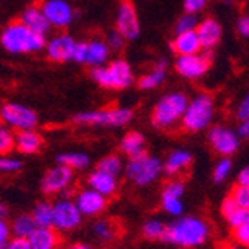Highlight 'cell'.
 <instances>
[{
	"label": "cell",
	"mask_w": 249,
	"mask_h": 249,
	"mask_svg": "<svg viewBox=\"0 0 249 249\" xmlns=\"http://www.w3.org/2000/svg\"><path fill=\"white\" fill-rule=\"evenodd\" d=\"M172 50L178 55H191V54H198L201 47L200 37L197 35V30L191 32H184V33H176L175 39L170 43Z\"/></svg>",
	"instance_id": "cell-17"
},
{
	"label": "cell",
	"mask_w": 249,
	"mask_h": 249,
	"mask_svg": "<svg viewBox=\"0 0 249 249\" xmlns=\"http://www.w3.org/2000/svg\"><path fill=\"white\" fill-rule=\"evenodd\" d=\"M94 231L102 239H110L112 236H114V227H112L107 221H99L94 225Z\"/></svg>",
	"instance_id": "cell-39"
},
{
	"label": "cell",
	"mask_w": 249,
	"mask_h": 249,
	"mask_svg": "<svg viewBox=\"0 0 249 249\" xmlns=\"http://www.w3.org/2000/svg\"><path fill=\"white\" fill-rule=\"evenodd\" d=\"M133 118V112L127 107H115L105 110H93V112H81L75 115V123L85 125H110L121 127L130 123Z\"/></svg>",
	"instance_id": "cell-7"
},
{
	"label": "cell",
	"mask_w": 249,
	"mask_h": 249,
	"mask_svg": "<svg viewBox=\"0 0 249 249\" xmlns=\"http://www.w3.org/2000/svg\"><path fill=\"white\" fill-rule=\"evenodd\" d=\"M221 2H224V3H231V0H221Z\"/></svg>",
	"instance_id": "cell-54"
},
{
	"label": "cell",
	"mask_w": 249,
	"mask_h": 249,
	"mask_svg": "<svg viewBox=\"0 0 249 249\" xmlns=\"http://www.w3.org/2000/svg\"><path fill=\"white\" fill-rule=\"evenodd\" d=\"M29 240L32 249H54L57 243V237L50 229H36Z\"/></svg>",
	"instance_id": "cell-26"
},
{
	"label": "cell",
	"mask_w": 249,
	"mask_h": 249,
	"mask_svg": "<svg viewBox=\"0 0 249 249\" xmlns=\"http://www.w3.org/2000/svg\"><path fill=\"white\" fill-rule=\"evenodd\" d=\"M33 219L39 229H50L51 225H54V206L47 201L39 203L35 208Z\"/></svg>",
	"instance_id": "cell-27"
},
{
	"label": "cell",
	"mask_w": 249,
	"mask_h": 249,
	"mask_svg": "<svg viewBox=\"0 0 249 249\" xmlns=\"http://www.w3.org/2000/svg\"><path fill=\"white\" fill-rule=\"evenodd\" d=\"M206 3H208V0H184V8H185V12L196 14L205 8Z\"/></svg>",
	"instance_id": "cell-42"
},
{
	"label": "cell",
	"mask_w": 249,
	"mask_h": 249,
	"mask_svg": "<svg viewBox=\"0 0 249 249\" xmlns=\"http://www.w3.org/2000/svg\"><path fill=\"white\" fill-rule=\"evenodd\" d=\"M233 197H234V200L237 201V205L240 208L249 209V187L239 185L237 188H234Z\"/></svg>",
	"instance_id": "cell-36"
},
{
	"label": "cell",
	"mask_w": 249,
	"mask_h": 249,
	"mask_svg": "<svg viewBox=\"0 0 249 249\" xmlns=\"http://www.w3.org/2000/svg\"><path fill=\"white\" fill-rule=\"evenodd\" d=\"M239 208H240V206L237 205V201H236L234 197L231 196V197H229V198H225V200H224V203H222V213H224L225 218L229 219Z\"/></svg>",
	"instance_id": "cell-41"
},
{
	"label": "cell",
	"mask_w": 249,
	"mask_h": 249,
	"mask_svg": "<svg viewBox=\"0 0 249 249\" xmlns=\"http://www.w3.org/2000/svg\"><path fill=\"white\" fill-rule=\"evenodd\" d=\"M5 215H6V209H5V206L2 205V208H0V216L5 218Z\"/></svg>",
	"instance_id": "cell-53"
},
{
	"label": "cell",
	"mask_w": 249,
	"mask_h": 249,
	"mask_svg": "<svg viewBox=\"0 0 249 249\" xmlns=\"http://www.w3.org/2000/svg\"><path fill=\"white\" fill-rule=\"evenodd\" d=\"M237 30L242 36L249 37V15H245L237 22Z\"/></svg>",
	"instance_id": "cell-48"
},
{
	"label": "cell",
	"mask_w": 249,
	"mask_h": 249,
	"mask_svg": "<svg viewBox=\"0 0 249 249\" xmlns=\"http://www.w3.org/2000/svg\"><path fill=\"white\" fill-rule=\"evenodd\" d=\"M107 45H109V48L110 50H114V51H120L123 50L124 47V42H125V37L118 32V30H114V32H110L107 35Z\"/></svg>",
	"instance_id": "cell-38"
},
{
	"label": "cell",
	"mask_w": 249,
	"mask_h": 249,
	"mask_svg": "<svg viewBox=\"0 0 249 249\" xmlns=\"http://www.w3.org/2000/svg\"><path fill=\"white\" fill-rule=\"evenodd\" d=\"M57 161L58 164L67 166L71 169H85L89 164V158L81 152H69V154H61L57 158Z\"/></svg>",
	"instance_id": "cell-29"
},
{
	"label": "cell",
	"mask_w": 249,
	"mask_h": 249,
	"mask_svg": "<svg viewBox=\"0 0 249 249\" xmlns=\"http://www.w3.org/2000/svg\"><path fill=\"white\" fill-rule=\"evenodd\" d=\"M236 239L242 243L249 246V224L240 225V227H236Z\"/></svg>",
	"instance_id": "cell-44"
},
{
	"label": "cell",
	"mask_w": 249,
	"mask_h": 249,
	"mask_svg": "<svg viewBox=\"0 0 249 249\" xmlns=\"http://www.w3.org/2000/svg\"><path fill=\"white\" fill-rule=\"evenodd\" d=\"M166 67H167L166 60L158 61L152 72L143 75L139 79V84H138L139 88L141 89H152V88H157L158 85H161V82L166 79Z\"/></svg>",
	"instance_id": "cell-23"
},
{
	"label": "cell",
	"mask_w": 249,
	"mask_h": 249,
	"mask_svg": "<svg viewBox=\"0 0 249 249\" xmlns=\"http://www.w3.org/2000/svg\"><path fill=\"white\" fill-rule=\"evenodd\" d=\"M237 118H239L240 121L249 118V94L242 100V103H240L239 107H237Z\"/></svg>",
	"instance_id": "cell-45"
},
{
	"label": "cell",
	"mask_w": 249,
	"mask_h": 249,
	"mask_svg": "<svg viewBox=\"0 0 249 249\" xmlns=\"http://www.w3.org/2000/svg\"><path fill=\"white\" fill-rule=\"evenodd\" d=\"M6 249H32V245H30V240L27 239L17 237L6 246Z\"/></svg>",
	"instance_id": "cell-47"
},
{
	"label": "cell",
	"mask_w": 249,
	"mask_h": 249,
	"mask_svg": "<svg viewBox=\"0 0 249 249\" xmlns=\"http://www.w3.org/2000/svg\"><path fill=\"white\" fill-rule=\"evenodd\" d=\"M163 206L172 215H180V212H182V203H180V198L166 194V193H163Z\"/></svg>",
	"instance_id": "cell-33"
},
{
	"label": "cell",
	"mask_w": 249,
	"mask_h": 249,
	"mask_svg": "<svg viewBox=\"0 0 249 249\" xmlns=\"http://www.w3.org/2000/svg\"><path fill=\"white\" fill-rule=\"evenodd\" d=\"M69 249H91V248H88L85 245H75V246H71Z\"/></svg>",
	"instance_id": "cell-52"
},
{
	"label": "cell",
	"mask_w": 249,
	"mask_h": 249,
	"mask_svg": "<svg viewBox=\"0 0 249 249\" xmlns=\"http://www.w3.org/2000/svg\"><path fill=\"white\" fill-rule=\"evenodd\" d=\"M6 239H8V225L2 221L0 222V246L6 245Z\"/></svg>",
	"instance_id": "cell-51"
},
{
	"label": "cell",
	"mask_w": 249,
	"mask_h": 249,
	"mask_svg": "<svg viewBox=\"0 0 249 249\" xmlns=\"http://www.w3.org/2000/svg\"><path fill=\"white\" fill-rule=\"evenodd\" d=\"M76 42L69 35H58L47 43V55L50 60L57 63H64L73 60V51Z\"/></svg>",
	"instance_id": "cell-14"
},
{
	"label": "cell",
	"mask_w": 249,
	"mask_h": 249,
	"mask_svg": "<svg viewBox=\"0 0 249 249\" xmlns=\"http://www.w3.org/2000/svg\"><path fill=\"white\" fill-rule=\"evenodd\" d=\"M117 30L128 40H133L141 33L139 18L131 0H121L117 12Z\"/></svg>",
	"instance_id": "cell-10"
},
{
	"label": "cell",
	"mask_w": 249,
	"mask_h": 249,
	"mask_svg": "<svg viewBox=\"0 0 249 249\" xmlns=\"http://www.w3.org/2000/svg\"><path fill=\"white\" fill-rule=\"evenodd\" d=\"M203 54H191V55H178L175 61V69L176 72L187 79H197L205 75L212 63V55L211 53Z\"/></svg>",
	"instance_id": "cell-8"
},
{
	"label": "cell",
	"mask_w": 249,
	"mask_h": 249,
	"mask_svg": "<svg viewBox=\"0 0 249 249\" xmlns=\"http://www.w3.org/2000/svg\"><path fill=\"white\" fill-rule=\"evenodd\" d=\"M42 9L48 21L51 22V26L57 29H64L71 26V22L73 21L75 12L72 6L64 0H47V2L42 3Z\"/></svg>",
	"instance_id": "cell-11"
},
{
	"label": "cell",
	"mask_w": 249,
	"mask_h": 249,
	"mask_svg": "<svg viewBox=\"0 0 249 249\" xmlns=\"http://www.w3.org/2000/svg\"><path fill=\"white\" fill-rule=\"evenodd\" d=\"M190 164H191V154L188 151L178 149L172 152V155L169 157L167 163L164 164V170L167 175H176L182 169H187Z\"/></svg>",
	"instance_id": "cell-25"
},
{
	"label": "cell",
	"mask_w": 249,
	"mask_h": 249,
	"mask_svg": "<svg viewBox=\"0 0 249 249\" xmlns=\"http://www.w3.org/2000/svg\"><path fill=\"white\" fill-rule=\"evenodd\" d=\"M161 170H163V164L158 158L148 157L146 152H142L141 155L130 158L125 173L139 187H145L154 182L158 178V175L161 173Z\"/></svg>",
	"instance_id": "cell-6"
},
{
	"label": "cell",
	"mask_w": 249,
	"mask_h": 249,
	"mask_svg": "<svg viewBox=\"0 0 249 249\" xmlns=\"http://www.w3.org/2000/svg\"><path fill=\"white\" fill-rule=\"evenodd\" d=\"M230 170H231V161L229 160V158H224V160H221L218 163V166L215 167V172H213L215 182H222V180L229 176Z\"/></svg>",
	"instance_id": "cell-35"
},
{
	"label": "cell",
	"mask_w": 249,
	"mask_h": 249,
	"mask_svg": "<svg viewBox=\"0 0 249 249\" xmlns=\"http://www.w3.org/2000/svg\"><path fill=\"white\" fill-rule=\"evenodd\" d=\"M143 146H145V138L138 133V131H130L124 136V139L121 142V149L130 157H136V155H141L143 151Z\"/></svg>",
	"instance_id": "cell-24"
},
{
	"label": "cell",
	"mask_w": 249,
	"mask_h": 249,
	"mask_svg": "<svg viewBox=\"0 0 249 249\" xmlns=\"http://www.w3.org/2000/svg\"><path fill=\"white\" fill-rule=\"evenodd\" d=\"M21 161L15 160V158H2V161H0V169L3 172H17L21 169Z\"/></svg>",
	"instance_id": "cell-43"
},
{
	"label": "cell",
	"mask_w": 249,
	"mask_h": 249,
	"mask_svg": "<svg viewBox=\"0 0 249 249\" xmlns=\"http://www.w3.org/2000/svg\"><path fill=\"white\" fill-rule=\"evenodd\" d=\"M87 51H88V42H76V47L73 51V61L85 63L87 61Z\"/></svg>",
	"instance_id": "cell-40"
},
{
	"label": "cell",
	"mask_w": 249,
	"mask_h": 249,
	"mask_svg": "<svg viewBox=\"0 0 249 249\" xmlns=\"http://www.w3.org/2000/svg\"><path fill=\"white\" fill-rule=\"evenodd\" d=\"M0 115H2L3 123H6L14 128H18L19 131L33 130L37 124L36 112L27 106H22L18 103H5L2 106Z\"/></svg>",
	"instance_id": "cell-9"
},
{
	"label": "cell",
	"mask_w": 249,
	"mask_h": 249,
	"mask_svg": "<svg viewBox=\"0 0 249 249\" xmlns=\"http://www.w3.org/2000/svg\"><path fill=\"white\" fill-rule=\"evenodd\" d=\"M198 24H200V22H198L196 14L185 12L182 17L178 19V22H176V33H184V32L197 30Z\"/></svg>",
	"instance_id": "cell-30"
},
{
	"label": "cell",
	"mask_w": 249,
	"mask_h": 249,
	"mask_svg": "<svg viewBox=\"0 0 249 249\" xmlns=\"http://www.w3.org/2000/svg\"><path fill=\"white\" fill-rule=\"evenodd\" d=\"M15 145L22 154H35L42 146V138L32 130H22L15 136Z\"/></svg>",
	"instance_id": "cell-22"
},
{
	"label": "cell",
	"mask_w": 249,
	"mask_h": 249,
	"mask_svg": "<svg viewBox=\"0 0 249 249\" xmlns=\"http://www.w3.org/2000/svg\"><path fill=\"white\" fill-rule=\"evenodd\" d=\"M237 180H239V185H245V187H249V167L243 169L239 176H237Z\"/></svg>",
	"instance_id": "cell-50"
},
{
	"label": "cell",
	"mask_w": 249,
	"mask_h": 249,
	"mask_svg": "<svg viewBox=\"0 0 249 249\" xmlns=\"http://www.w3.org/2000/svg\"><path fill=\"white\" fill-rule=\"evenodd\" d=\"M237 134L240 138H249V118L248 120H243L239 125V130H237Z\"/></svg>",
	"instance_id": "cell-49"
},
{
	"label": "cell",
	"mask_w": 249,
	"mask_h": 249,
	"mask_svg": "<svg viewBox=\"0 0 249 249\" xmlns=\"http://www.w3.org/2000/svg\"><path fill=\"white\" fill-rule=\"evenodd\" d=\"M88 184L93 190L99 191L100 194L103 196H109L115 191L117 188V180H115V176H112L109 173H105L102 170H96L89 175L88 178Z\"/></svg>",
	"instance_id": "cell-21"
},
{
	"label": "cell",
	"mask_w": 249,
	"mask_h": 249,
	"mask_svg": "<svg viewBox=\"0 0 249 249\" xmlns=\"http://www.w3.org/2000/svg\"><path fill=\"white\" fill-rule=\"evenodd\" d=\"M164 193L180 198V196L184 194V185L180 184V182H170V184L164 188Z\"/></svg>",
	"instance_id": "cell-46"
},
{
	"label": "cell",
	"mask_w": 249,
	"mask_h": 249,
	"mask_svg": "<svg viewBox=\"0 0 249 249\" xmlns=\"http://www.w3.org/2000/svg\"><path fill=\"white\" fill-rule=\"evenodd\" d=\"M19 19L24 22L29 29H32L33 32L39 35H47L51 29V22L48 21L47 15H45L42 6H37V5H32L26 8L22 11Z\"/></svg>",
	"instance_id": "cell-16"
},
{
	"label": "cell",
	"mask_w": 249,
	"mask_h": 249,
	"mask_svg": "<svg viewBox=\"0 0 249 249\" xmlns=\"http://www.w3.org/2000/svg\"><path fill=\"white\" fill-rule=\"evenodd\" d=\"M213 100L209 94H197L188 105L182 125L188 131H200L206 128L213 118Z\"/></svg>",
	"instance_id": "cell-5"
},
{
	"label": "cell",
	"mask_w": 249,
	"mask_h": 249,
	"mask_svg": "<svg viewBox=\"0 0 249 249\" xmlns=\"http://www.w3.org/2000/svg\"><path fill=\"white\" fill-rule=\"evenodd\" d=\"M2 47L11 54H29L47 47L45 35H39L29 29L21 19L12 21L2 32Z\"/></svg>",
	"instance_id": "cell-1"
},
{
	"label": "cell",
	"mask_w": 249,
	"mask_h": 249,
	"mask_svg": "<svg viewBox=\"0 0 249 249\" xmlns=\"http://www.w3.org/2000/svg\"><path fill=\"white\" fill-rule=\"evenodd\" d=\"M166 229L164 224L160 222V221H149L145 224L143 227V234L148 237V239H163L164 233H166Z\"/></svg>",
	"instance_id": "cell-32"
},
{
	"label": "cell",
	"mask_w": 249,
	"mask_h": 249,
	"mask_svg": "<svg viewBox=\"0 0 249 249\" xmlns=\"http://www.w3.org/2000/svg\"><path fill=\"white\" fill-rule=\"evenodd\" d=\"M208 237L206 224L196 218H180L170 224L161 240L180 246H197Z\"/></svg>",
	"instance_id": "cell-2"
},
{
	"label": "cell",
	"mask_w": 249,
	"mask_h": 249,
	"mask_svg": "<svg viewBox=\"0 0 249 249\" xmlns=\"http://www.w3.org/2000/svg\"><path fill=\"white\" fill-rule=\"evenodd\" d=\"M109 53L110 48L107 42L100 40V39H94L91 42H88V51H87V64L93 66V67H99L103 66L107 58H109Z\"/></svg>",
	"instance_id": "cell-20"
},
{
	"label": "cell",
	"mask_w": 249,
	"mask_h": 249,
	"mask_svg": "<svg viewBox=\"0 0 249 249\" xmlns=\"http://www.w3.org/2000/svg\"><path fill=\"white\" fill-rule=\"evenodd\" d=\"M99 170L105 172V173H109L112 176H117L121 170V160L118 157L115 155H109L106 158H103V160L99 163Z\"/></svg>",
	"instance_id": "cell-31"
},
{
	"label": "cell",
	"mask_w": 249,
	"mask_h": 249,
	"mask_svg": "<svg viewBox=\"0 0 249 249\" xmlns=\"http://www.w3.org/2000/svg\"><path fill=\"white\" fill-rule=\"evenodd\" d=\"M229 222L233 225V227H240V225L249 224V209L239 208V209L229 218Z\"/></svg>",
	"instance_id": "cell-37"
},
{
	"label": "cell",
	"mask_w": 249,
	"mask_h": 249,
	"mask_svg": "<svg viewBox=\"0 0 249 249\" xmlns=\"http://www.w3.org/2000/svg\"><path fill=\"white\" fill-rule=\"evenodd\" d=\"M71 180H72V169L67 166H63V164H58L57 167L51 169L43 176L42 190H43V193L53 194V193L64 190L71 184Z\"/></svg>",
	"instance_id": "cell-15"
},
{
	"label": "cell",
	"mask_w": 249,
	"mask_h": 249,
	"mask_svg": "<svg viewBox=\"0 0 249 249\" xmlns=\"http://www.w3.org/2000/svg\"><path fill=\"white\" fill-rule=\"evenodd\" d=\"M209 141L213 149L219 152L221 155H231L239 148V136L230 128H225L221 125L211 128Z\"/></svg>",
	"instance_id": "cell-13"
},
{
	"label": "cell",
	"mask_w": 249,
	"mask_h": 249,
	"mask_svg": "<svg viewBox=\"0 0 249 249\" xmlns=\"http://www.w3.org/2000/svg\"><path fill=\"white\" fill-rule=\"evenodd\" d=\"M197 35L200 37L203 50H212L221 40L222 29H221L219 22L216 19L206 18V19L200 21V24L197 27Z\"/></svg>",
	"instance_id": "cell-18"
},
{
	"label": "cell",
	"mask_w": 249,
	"mask_h": 249,
	"mask_svg": "<svg viewBox=\"0 0 249 249\" xmlns=\"http://www.w3.org/2000/svg\"><path fill=\"white\" fill-rule=\"evenodd\" d=\"M91 78L103 88L124 89L133 82V71L125 60H115L107 66L94 67Z\"/></svg>",
	"instance_id": "cell-4"
},
{
	"label": "cell",
	"mask_w": 249,
	"mask_h": 249,
	"mask_svg": "<svg viewBox=\"0 0 249 249\" xmlns=\"http://www.w3.org/2000/svg\"><path fill=\"white\" fill-rule=\"evenodd\" d=\"M76 205L84 215H96L105 209L106 200H105V196L100 194L99 191L88 190V191H82L78 196Z\"/></svg>",
	"instance_id": "cell-19"
},
{
	"label": "cell",
	"mask_w": 249,
	"mask_h": 249,
	"mask_svg": "<svg viewBox=\"0 0 249 249\" xmlns=\"http://www.w3.org/2000/svg\"><path fill=\"white\" fill-rule=\"evenodd\" d=\"M36 222L32 216L29 215H21L14 221L12 225V231L15 234V237H21V239H29L35 230H36Z\"/></svg>",
	"instance_id": "cell-28"
},
{
	"label": "cell",
	"mask_w": 249,
	"mask_h": 249,
	"mask_svg": "<svg viewBox=\"0 0 249 249\" xmlns=\"http://www.w3.org/2000/svg\"><path fill=\"white\" fill-rule=\"evenodd\" d=\"M81 211L76 203L60 200L54 205V225L61 230H72L81 222Z\"/></svg>",
	"instance_id": "cell-12"
},
{
	"label": "cell",
	"mask_w": 249,
	"mask_h": 249,
	"mask_svg": "<svg viewBox=\"0 0 249 249\" xmlns=\"http://www.w3.org/2000/svg\"><path fill=\"white\" fill-rule=\"evenodd\" d=\"M15 145V136L5 127L0 128V151L2 154L9 152Z\"/></svg>",
	"instance_id": "cell-34"
},
{
	"label": "cell",
	"mask_w": 249,
	"mask_h": 249,
	"mask_svg": "<svg viewBox=\"0 0 249 249\" xmlns=\"http://www.w3.org/2000/svg\"><path fill=\"white\" fill-rule=\"evenodd\" d=\"M190 105L184 93H170L158 102L152 110V124L158 128H169L182 121Z\"/></svg>",
	"instance_id": "cell-3"
}]
</instances>
